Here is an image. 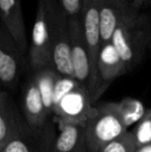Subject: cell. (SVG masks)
<instances>
[{
    "instance_id": "1",
    "label": "cell",
    "mask_w": 151,
    "mask_h": 152,
    "mask_svg": "<svg viewBox=\"0 0 151 152\" xmlns=\"http://www.w3.org/2000/svg\"><path fill=\"white\" fill-rule=\"evenodd\" d=\"M127 72L143 59L151 47V24L146 15L135 10L116 28L111 39Z\"/></svg>"
},
{
    "instance_id": "2",
    "label": "cell",
    "mask_w": 151,
    "mask_h": 152,
    "mask_svg": "<svg viewBox=\"0 0 151 152\" xmlns=\"http://www.w3.org/2000/svg\"><path fill=\"white\" fill-rule=\"evenodd\" d=\"M59 6V0H38L37 2L29 48V61L34 72L52 68L53 34Z\"/></svg>"
},
{
    "instance_id": "3",
    "label": "cell",
    "mask_w": 151,
    "mask_h": 152,
    "mask_svg": "<svg viewBox=\"0 0 151 152\" xmlns=\"http://www.w3.org/2000/svg\"><path fill=\"white\" fill-rule=\"evenodd\" d=\"M90 94L73 79L59 77L53 95V113L58 120L85 125L94 115Z\"/></svg>"
},
{
    "instance_id": "4",
    "label": "cell",
    "mask_w": 151,
    "mask_h": 152,
    "mask_svg": "<svg viewBox=\"0 0 151 152\" xmlns=\"http://www.w3.org/2000/svg\"><path fill=\"white\" fill-rule=\"evenodd\" d=\"M127 132L116 108L110 102L96 107L94 115L85 124V137L88 152H99L104 146Z\"/></svg>"
},
{
    "instance_id": "5",
    "label": "cell",
    "mask_w": 151,
    "mask_h": 152,
    "mask_svg": "<svg viewBox=\"0 0 151 152\" xmlns=\"http://www.w3.org/2000/svg\"><path fill=\"white\" fill-rule=\"evenodd\" d=\"M80 20L91 63L93 81L92 102H94L104 93L101 88L98 70H97V59H98V53L101 46L99 0H83Z\"/></svg>"
},
{
    "instance_id": "6",
    "label": "cell",
    "mask_w": 151,
    "mask_h": 152,
    "mask_svg": "<svg viewBox=\"0 0 151 152\" xmlns=\"http://www.w3.org/2000/svg\"><path fill=\"white\" fill-rule=\"evenodd\" d=\"M69 30H71L74 80L90 94L92 99V70H91L90 58H89L88 49L85 42L80 17L69 18Z\"/></svg>"
},
{
    "instance_id": "7",
    "label": "cell",
    "mask_w": 151,
    "mask_h": 152,
    "mask_svg": "<svg viewBox=\"0 0 151 152\" xmlns=\"http://www.w3.org/2000/svg\"><path fill=\"white\" fill-rule=\"evenodd\" d=\"M24 55L10 34L0 26V84L12 87L18 82Z\"/></svg>"
},
{
    "instance_id": "8",
    "label": "cell",
    "mask_w": 151,
    "mask_h": 152,
    "mask_svg": "<svg viewBox=\"0 0 151 152\" xmlns=\"http://www.w3.org/2000/svg\"><path fill=\"white\" fill-rule=\"evenodd\" d=\"M135 10L131 0H99L101 45L111 42L119 24Z\"/></svg>"
},
{
    "instance_id": "9",
    "label": "cell",
    "mask_w": 151,
    "mask_h": 152,
    "mask_svg": "<svg viewBox=\"0 0 151 152\" xmlns=\"http://www.w3.org/2000/svg\"><path fill=\"white\" fill-rule=\"evenodd\" d=\"M1 26L10 34L23 53L28 49L21 0H0Z\"/></svg>"
},
{
    "instance_id": "10",
    "label": "cell",
    "mask_w": 151,
    "mask_h": 152,
    "mask_svg": "<svg viewBox=\"0 0 151 152\" xmlns=\"http://www.w3.org/2000/svg\"><path fill=\"white\" fill-rule=\"evenodd\" d=\"M24 112L29 126L34 130H42L44 127L50 113L44 106V98L36 80V77L28 81L24 91Z\"/></svg>"
},
{
    "instance_id": "11",
    "label": "cell",
    "mask_w": 151,
    "mask_h": 152,
    "mask_svg": "<svg viewBox=\"0 0 151 152\" xmlns=\"http://www.w3.org/2000/svg\"><path fill=\"white\" fill-rule=\"evenodd\" d=\"M58 132L52 143V152H88L85 125L58 120Z\"/></svg>"
},
{
    "instance_id": "12",
    "label": "cell",
    "mask_w": 151,
    "mask_h": 152,
    "mask_svg": "<svg viewBox=\"0 0 151 152\" xmlns=\"http://www.w3.org/2000/svg\"><path fill=\"white\" fill-rule=\"evenodd\" d=\"M97 70L103 91L109 87L115 79L127 72L120 56L111 42L101 46L97 59Z\"/></svg>"
},
{
    "instance_id": "13",
    "label": "cell",
    "mask_w": 151,
    "mask_h": 152,
    "mask_svg": "<svg viewBox=\"0 0 151 152\" xmlns=\"http://www.w3.org/2000/svg\"><path fill=\"white\" fill-rule=\"evenodd\" d=\"M20 130L7 94L0 91V151Z\"/></svg>"
},
{
    "instance_id": "14",
    "label": "cell",
    "mask_w": 151,
    "mask_h": 152,
    "mask_svg": "<svg viewBox=\"0 0 151 152\" xmlns=\"http://www.w3.org/2000/svg\"><path fill=\"white\" fill-rule=\"evenodd\" d=\"M116 108L126 128L137 124L147 112L141 100L133 97H124L116 102Z\"/></svg>"
},
{
    "instance_id": "15",
    "label": "cell",
    "mask_w": 151,
    "mask_h": 152,
    "mask_svg": "<svg viewBox=\"0 0 151 152\" xmlns=\"http://www.w3.org/2000/svg\"><path fill=\"white\" fill-rule=\"evenodd\" d=\"M137 147L133 132L127 130L120 137L108 143L99 152H135Z\"/></svg>"
},
{
    "instance_id": "16",
    "label": "cell",
    "mask_w": 151,
    "mask_h": 152,
    "mask_svg": "<svg viewBox=\"0 0 151 152\" xmlns=\"http://www.w3.org/2000/svg\"><path fill=\"white\" fill-rule=\"evenodd\" d=\"M137 146H143L151 143V108L137 124L133 130Z\"/></svg>"
},
{
    "instance_id": "17",
    "label": "cell",
    "mask_w": 151,
    "mask_h": 152,
    "mask_svg": "<svg viewBox=\"0 0 151 152\" xmlns=\"http://www.w3.org/2000/svg\"><path fill=\"white\" fill-rule=\"evenodd\" d=\"M0 152H40V150L20 130Z\"/></svg>"
},
{
    "instance_id": "18",
    "label": "cell",
    "mask_w": 151,
    "mask_h": 152,
    "mask_svg": "<svg viewBox=\"0 0 151 152\" xmlns=\"http://www.w3.org/2000/svg\"><path fill=\"white\" fill-rule=\"evenodd\" d=\"M59 2L69 18L80 17L83 0H59Z\"/></svg>"
},
{
    "instance_id": "19",
    "label": "cell",
    "mask_w": 151,
    "mask_h": 152,
    "mask_svg": "<svg viewBox=\"0 0 151 152\" xmlns=\"http://www.w3.org/2000/svg\"><path fill=\"white\" fill-rule=\"evenodd\" d=\"M147 1L148 0H131V3H133V7H135L136 10H139L140 8L143 7V6L147 3Z\"/></svg>"
},
{
    "instance_id": "20",
    "label": "cell",
    "mask_w": 151,
    "mask_h": 152,
    "mask_svg": "<svg viewBox=\"0 0 151 152\" xmlns=\"http://www.w3.org/2000/svg\"><path fill=\"white\" fill-rule=\"evenodd\" d=\"M135 152H151V143L150 144H146L143 146L137 147Z\"/></svg>"
},
{
    "instance_id": "21",
    "label": "cell",
    "mask_w": 151,
    "mask_h": 152,
    "mask_svg": "<svg viewBox=\"0 0 151 152\" xmlns=\"http://www.w3.org/2000/svg\"></svg>"
}]
</instances>
